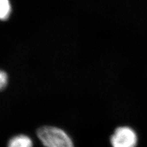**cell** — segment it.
I'll return each instance as SVG.
<instances>
[{"mask_svg": "<svg viewBox=\"0 0 147 147\" xmlns=\"http://www.w3.org/2000/svg\"><path fill=\"white\" fill-rule=\"evenodd\" d=\"M37 136L45 147H75L70 136L57 127H41L37 131Z\"/></svg>", "mask_w": 147, "mask_h": 147, "instance_id": "obj_1", "label": "cell"}, {"mask_svg": "<svg viewBox=\"0 0 147 147\" xmlns=\"http://www.w3.org/2000/svg\"><path fill=\"white\" fill-rule=\"evenodd\" d=\"M112 147H136L137 136L130 127L121 126L117 128L110 137Z\"/></svg>", "mask_w": 147, "mask_h": 147, "instance_id": "obj_2", "label": "cell"}, {"mask_svg": "<svg viewBox=\"0 0 147 147\" xmlns=\"http://www.w3.org/2000/svg\"><path fill=\"white\" fill-rule=\"evenodd\" d=\"M33 140L26 135H18L13 137L8 144V147H33Z\"/></svg>", "mask_w": 147, "mask_h": 147, "instance_id": "obj_3", "label": "cell"}, {"mask_svg": "<svg viewBox=\"0 0 147 147\" xmlns=\"http://www.w3.org/2000/svg\"><path fill=\"white\" fill-rule=\"evenodd\" d=\"M11 6L9 0H0V20H6L10 16Z\"/></svg>", "mask_w": 147, "mask_h": 147, "instance_id": "obj_4", "label": "cell"}, {"mask_svg": "<svg viewBox=\"0 0 147 147\" xmlns=\"http://www.w3.org/2000/svg\"><path fill=\"white\" fill-rule=\"evenodd\" d=\"M7 75L3 71H0V91L5 88L7 84Z\"/></svg>", "mask_w": 147, "mask_h": 147, "instance_id": "obj_5", "label": "cell"}]
</instances>
